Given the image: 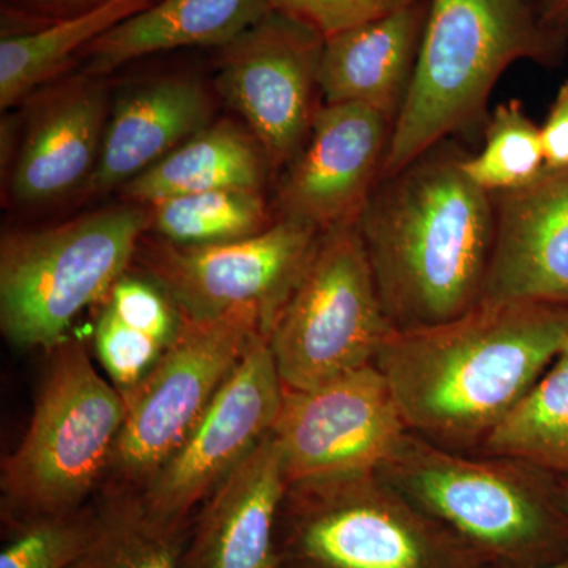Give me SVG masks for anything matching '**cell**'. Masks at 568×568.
I'll return each mask as SVG.
<instances>
[{
    "label": "cell",
    "mask_w": 568,
    "mask_h": 568,
    "mask_svg": "<svg viewBox=\"0 0 568 568\" xmlns=\"http://www.w3.org/2000/svg\"><path fill=\"white\" fill-rule=\"evenodd\" d=\"M212 100L193 78H160L119 99L99 163L85 183L91 194L126 185L211 125Z\"/></svg>",
    "instance_id": "obj_19"
},
{
    "label": "cell",
    "mask_w": 568,
    "mask_h": 568,
    "mask_svg": "<svg viewBox=\"0 0 568 568\" xmlns=\"http://www.w3.org/2000/svg\"><path fill=\"white\" fill-rule=\"evenodd\" d=\"M149 231L145 205L123 204L0 244V328L21 349H55L74 321L103 304Z\"/></svg>",
    "instance_id": "obj_5"
},
{
    "label": "cell",
    "mask_w": 568,
    "mask_h": 568,
    "mask_svg": "<svg viewBox=\"0 0 568 568\" xmlns=\"http://www.w3.org/2000/svg\"><path fill=\"white\" fill-rule=\"evenodd\" d=\"M396 328L357 223L321 233L268 343L286 390H310L376 362Z\"/></svg>",
    "instance_id": "obj_8"
},
{
    "label": "cell",
    "mask_w": 568,
    "mask_h": 568,
    "mask_svg": "<svg viewBox=\"0 0 568 568\" xmlns=\"http://www.w3.org/2000/svg\"><path fill=\"white\" fill-rule=\"evenodd\" d=\"M536 3L545 28L568 43V0H536Z\"/></svg>",
    "instance_id": "obj_32"
},
{
    "label": "cell",
    "mask_w": 568,
    "mask_h": 568,
    "mask_svg": "<svg viewBox=\"0 0 568 568\" xmlns=\"http://www.w3.org/2000/svg\"><path fill=\"white\" fill-rule=\"evenodd\" d=\"M429 0H414L325 37L320 65L323 104H364L396 121L409 93Z\"/></svg>",
    "instance_id": "obj_17"
},
{
    "label": "cell",
    "mask_w": 568,
    "mask_h": 568,
    "mask_svg": "<svg viewBox=\"0 0 568 568\" xmlns=\"http://www.w3.org/2000/svg\"><path fill=\"white\" fill-rule=\"evenodd\" d=\"M493 457L568 477V358L560 355L484 440Z\"/></svg>",
    "instance_id": "obj_25"
},
{
    "label": "cell",
    "mask_w": 568,
    "mask_h": 568,
    "mask_svg": "<svg viewBox=\"0 0 568 568\" xmlns=\"http://www.w3.org/2000/svg\"><path fill=\"white\" fill-rule=\"evenodd\" d=\"M22 13L47 22L61 20L70 14L93 9L106 0H9Z\"/></svg>",
    "instance_id": "obj_31"
},
{
    "label": "cell",
    "mask_w": 568,
    "mask_h": 568,
    "mask_svg": "<svg viewBox=\"0 0 568 568\" xmlns=\"http://www.w3.org/2000/svg\"><path fill=\"white\" fill-rule=\"evenodd\" d=\"M323 47L315 29L271 10L220 48L216 88L244 119L271 170L290 168L308 141L323 106L317 103Z\"/></svg>",
    "instance_id": "obj_12"
},
{
    "label": "cell",
    "mask_w": 568,
    "mask_h": 568,
    "mask_svg": "<svg viewBox=\"0 0 568 568\" xmlns=\"http://www.w3.org/2000/svg\"><path fill=\"white\" fill-rule=\"evenodd\" d=\"M447 141L377 183L358 233L396 331L462 316L481 301L495 242V201Z\"/></svg>",
    "instance_id": "obj_2"
},
{
    "label": "cell",
    "mask_w": 568,
    "mask_h": 568,
    "mask_svg": "<svg viewBox=\"0 0 568 568\" xmlns=\"http://www.w3.org/2000/svg\"><path fill=\"white\" fill-rule=\"evenodd\" d=\"M153 0H106L93 9L47 22L36 31L0 41V106L6 111L71 59Z\"/></svg>",
    "instance_id": "obj_23"
},
{
    "label": "cell",
    "mask_w": 568,
    "mask_h": 568,
    "mask_svg": "<svg viewBox=\"0 0 568 568\" xmlns=\"http://www.w3.org/2000/svg\"><path fill=\"white\" fill-rule=\"evenodd\" d=\"M283 396L268 335H260L192 433L140 491L149 514L185 530L196 507L274 429Z\"/></svg>",
    "instance_id": "obj_13"
},
{
    "label": "cell",
    "mask_w": 568,
    "mask_h": 568,
    "mask_svg": "<svg viewBox=\"0 0 568 568\" xmlns=\"http://www.w3.org/2000/svg\"><path fill=\"white\" fill-rule=\"evenodd\" d=\"M320 235L312 224L276 216L263 233L227 244L179 246L142 239L134 257L183 316L211 320L253 305L272 331Z\"/></svg>",
    "instance_id": "obj_10"
},
{
    "label": "cell",
    "mask_w": 568,
    "mask_h": 568,
    "mask_svg": "<svg viewBox=\"0 0 568 568\" xmlns=\"http://www.w3.org/2000/svg\"><path fill=\"white\" fill-rule=\"evenodd\" d=\"M568 342V306L480 301L462 316L395 331L375 365L409 432L485 440L536 386Z\"/></svg>",
    "instance_id": "obj_1"
},
{
    "label": "cell",
    "mask_w": 568,
    "mask_h": 568,
    "mask_svg": "<svg viewBox=\"0 0 568 568\" xmlns=\"http://www.w3.org/2000/svg\"><path fill=\"white\" fill-rule=\"evenodd\" d=\"M462 168L491 196L528 185L547 170L540 125L518 100L499 104L485 125L484 148L477 155L463 156Z\"/></svg>",
    "instance_id": "obj_27"
},
{
    "label": "cell",
    "mask_w": 568,
    "mask_h": 568,
    "mask_svg": "<svg viewBox=\"0 0 568 568\" xmlns=\"http://www.w3.org/2000/svg\"><path fill=\"white\" fill-rule=\"evenodd\" d=\"M51 353L31 425L2 463L3 504L18 519L81 510L110 474L125 422V398L84 343L67 338Z\"/></svg>",
    "instance_id": "obj_7"
},
{
    "label": "cell",
    "mask_w": 568,
    "mask_h": 568,
    "mask_svg": "<svg viewBox=\"0 0 568 568\" xmlns=\"http://www.w3.org/2000/svg\"><path fill=\"white\" fill-rule=\"evenodd\" d=\"M377 474L491 568L568 558L560 478L515 459H474L407 433Z\"/></svg>",
    "instance_id": "obj_4"
},
{
    "label": "cell",
    "mask_w": 568,
    "mask_h": 568,
    "mask_svg": "<svg viewBox=\"0 0 568 568\" xmlns=\"http://www.w3.org/2000/svg\"><path fill=\"white\" fill-rule=\"evenodd\" d=\"M394 121L364 104H323L276 196L282 219L321 233L357 223L381 182Z\"/></svg>",
    "instance_id": "obj_14"
},
{
    "label": "cell",
    "mask_w": 568,
    "mask_h": 568,
    "mask_svg": "<svg viewBox=\"0 0 568 568\" xmlns=\"http://www.w3.org/2000/svg\"><path fill=\"white\" fill-rule=\"evenodd\" d=\"M560 487H562L564 497H566V503L568 506V477L560 478Z\"/></svg>",
    "instance_id": "obj_33"
},
{
    "label": "cell",
    "mask_w": 568,
    "mask_h": 568,
    "mask_svg": "<svg viewBox=\"0 0 568 568\" xmlns=\"http://www.w3.org/2000/svg\"><path fill=\"white\" fill-rule=\"evenodd\" d=\"M271 334L257 306L211 320L183 316L162 361L130 394L110 474L114 484L142 491L181 447L220 388L260 335ZM108 474V476H110Z\"/></svg>",
    "instance_id": "obj_9"
},
{
    "label": "cell",
    "mask_w": 568,
    "mask_h": 568,
    "mask_svg": "<svg viewBox=\"0 0 568 568\" xmlns=\"http://www.w3.org/2000/svg\"><path fill=\"white\" fill-rule=\"evenodd\" d=\"M268 166L252 133L230 121L205 126L123 185L129 203L151 205L212 190L263 192Z\"/></svg>",
    "instance_id": "obj_21"
},
{
    "label": "cell",
    "mask_w": 568,
    "mask_h": 568,
    "mask_svg": "<svg viewBox=\"0 0 568 568\" xmlns=\"http://www.w3.org/2000/svg\"><path fill=\"white\" fill-rule=\"evenodd\" d=\"M540 133L547 170L568 168V78L560 84Z\"/></svg>",
    "instance_id": "obj_30"
},
{
    "label": "cell",
    "mask_w": 568,
    "mask_h": 568,
    "mask_svg": "<svg viewBox=\"0 0 568 568\" xmlns=\"http://www.w3.org/2000/svg\"><path fill=\"white\" fill-rule=\"evenodd\" d=\"M290 487L377 473L409 433L375 364L310 390H286L274 429Z\"/></svg>",
    "instance_id": "obj_11"
},
{
    "label": "cell",
    "mask_w": 568,
    "mask_h": 568,
    "mask_svg": "<svg viewBox=\"0 0 568 568\" xmlns=\"http://www.w3.org/2000/svg\"><path fill=\"white\" fill-rule=\"evenodd\" d=\"M268 0H153L85 50V77H102L156 52L223 48L263 20Z\"/></svg>",
    "instance_id": "obj_20"
},
{
    "label": "cell",
    "mask_w": 568,
    "mask_h": 568,
    "mask_svg": "<svg viewBox=\"0 0 568 568\" xmlns=\"http://www.w3.org/2000/svg\"><path fill=\"white\" fill-rule=\"evenodd\" d=\"M149 231L179 246H205L244 241L263 233L276 216L257 190H212L183 194L151 205Z\"/></svg>",
    "instance_id": "obj_26"
},
{
    "label": "cell",
    "mask_w": 568,
    "mask_h": 568,
    "mask_svg": "<svg viewBox=\"0 0 568 568\" xmlns=\"http://www.w3.org/2000/svg\"><path fill=\"white\" fill-rule=\"evenodd\" d=\"M182 534L156 521L140 491L111 485L91 510L88 541L73 568H181Z\"/></svg>",
    "instance_id": "obj_24"
},
{
    "label": "cell",
    "mask_w": 568,
    "mask_h": 568,
    "mask_svg": "<svg viewBox=\"0 0 568 568\" xmlns=\"http://www.w3.org/2000/svg\"><path fill=\"white\" fill-rule=\"evenodd\" d=\"M567 51V41L545 28L536 0H429L416 71L381 181L447 138L487 125L489 97L508 67H556Z\"/></svg>",
    "instance_id": "obj_3"
},
{
    "label": "cell",
    "mask_w": 568,
    "mask_h": 568,
    "mask_svg": "<svg viewBox=\"0 0 568 568\" xmlns=\"http://www.w3.org/2000/svg\"><path fill=\"white\" fill-rule=\"evenodd\" d=\"M91 528V510L18 519L0 568H73Z\"/></svg>",
    "instance_id": "obj_28"
},
{
    "label": "cell",
    "mask_w": 568,
    "mask_h": 568,
    "mask_svg": "<svg viewBox=\"0 0 568 568\" xmlns=\"http://www.w3.org/2000/svg\"><path fill=\"white\" fill-rule=\"evenodd\" d=\"M495 242L481 301L568 306V168L493 194Z\"/></svg>",
    "instance_id": "obj_15"
},
{
    "label": "cell",
    "mask_w": 568,
    "mask_h": 568,
    "mask_svg": "<svg viewBox=\"0 0 568 568\" xmlns=\"http://www.w3.org/2000/svg\"><path fill=\"white\" fill-rule=\"evenodd\" d=\"M108 121L106 89L92 77L48 93L31 115L14 163V201L48 203L89 181L99 163Z\"/></svg>",
    "instance_id": "obj_18"
},
{
    "label": "cell",
    "mask_w": 568,
    "mask_h": 568,
    "mask_svg": "<svg viewBox=\"0 0 568 568\" xmlns=\"http://www.w3.org/2000/svg\"><path fill=\"white\" fill-rule=\"evenodd\" d=\"M409 2L414 0H268L272 10L304 22L324 39Z\"/></svg>",
    "instance_id": "obj_29"
},
{
    "label": "cell",
    "mask_w": 568,
    "mask_h": 568,
    "mask_svg": "<svg viewBox=\"0 0 568 568\" xmlns=\"http://www.w3.org/2000/svg\"><path fill=\"white\" fill-rule=\"evenodd\" d=\"M544 568H568V558L559 560V562L552 564V566Z\"/></svg>",
    "instance_id": "obj_34"
},
{
    "label": "cell",
    "mask_w": 568,
    "mask_h": 568,
    "mask_svg": "<svg viewBox=\"0 0 568 568\" xmlns=\"http://www.w3.org/2000/svg\"><path fill=\"white\" fill-rule=\"evenodd\" d=\"M562 355H566V357L568 358V342H567L566 347H564V353H562Z\"/></svg>",
    "instance_id": "obj_35"
},
{
    "label": "cell",
    "mask_w": 568,
    "mask_h": 568,
    "mask_svg": "<svg viewBox=\"0 0 568 568\" xmlns=\"http://www.w3.org/2000/svg\"><path fill=\"white\" fill-rule=\"evenodd\" d=\"M287 491L271 432L201 507L181 568H278L276 534Z\"/></svg>",
    "instance_id": "obj_16"
},
{
    "label": "cell",
    "mask_w": 568,
    "mask_h": 568,
    "mask_svg": "<svg viewBox=\"0 0 568 568\" xmlns=\"http://www.w3.org/2000/svg\"><path fill=\"white\" fill-rule=\"evenodd\" d=\"M183 315L149 276L125 274L112 286L93 332V347L110 383L130 394L162 361Z\"/></svg>",
    "instance_id": "obj_22"
},
{
    "label": "cell",
    "mask_w": 568,
    "mask_h": 568,
    "mask_svg": "<svg viewBox=\"0 0 568 568\" xmlns=\"http://www.w3.org/2000/svg\"><path fill=\"white\" fill-rule=\"evenodd\" d=\"M278 568H491L377 473L290 487Z\"/></svg>",
    "instance_id": "obj_6"
}]
</instances>
